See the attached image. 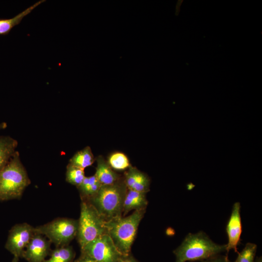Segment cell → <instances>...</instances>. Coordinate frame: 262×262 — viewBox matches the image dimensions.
<instances>
[{"label": "cell", "mask_w": 262, "mask_h": 262, "mask_svg": "<svg viewBox=\"0 0 262 262\" xmlns=\"http://www.w3.org/2000/svg\"><path fill=\"white\" fill-rule=\"evenodd\" d=\"M45 1L44 0H39L12 18L0 19V35L8 34L14 27L21 22L24 17Z\"/></svg>", "instance_id": "14"}, {"label": "cell", "mask_w": 262, "mask_h": 262, "mask_svg": "<svg viewBox=\"0 0 262 262\" xmlns=\"http://www.w3.org/2000/svg\"><path fill=\"white\" fill-rule=\"evenodd\" d=\"M18 142L9 136H0V171L16 151Z\"/></svg>", "instance_id": "15"}, {"label": "cell", "mask_w": 262, "mask_h": 262, "mask_svg": "<svg viewBox=\"0 0 262 262\" xmlns=\"http://www.w3.org/2000/svg\"><path fill=\"white\" fill-rule=\"evenodd\" d=\"M74 262H97L94 260L86 256L80 255V257L74 260Z\"/></svg>", "instance_id": "24"}, {"label": "cell", "mask_w": 262, "mask_h": 262, "mask_svg": "<svg viewBox=\"0 0 262 262\" xmlns=\"http://www.w3.org/2000/svg\"><path fill=\"white\" fill-rule=\"evenodd\" d=\"M107 162L114 170H127L131 166L128 157L121 152H115L110 154Z\"/></svg>", "instance_id": "19"}, {"label": "cell", "mask_w": 262, "mask_h": 262, "mask_svg": "<svg viewBox=\"0 0 262 262\" xmlns=\"http://www.w3.org/2000/svg\"><path fill=\"white\" fill-rule=\"evenodd\" d=\"M7 127V124L6 122L0 123V130H3Z\"/></svg>", "instance_id": "25"}, {"label": "cell", "mask_w": 262, "mask_h": 262, "mask_svg": "<svg viewBox=\"0 0 262 262\" xmlns=\"http://www.w3.org/2000/svg\"><path fill=\"white\" fill-rule=\"evenodd\" d=\"M19 258L17 257L14 256L11 262H18Z\"/></svg>", "instance_id": "26"}, {"label": "cell", "mask_w": 262, "mask_h": 262, "mask_svg": "<svg viewBox=\"0 0 262 262\" xmlns=\"http://www.w3.org/2000/svg\"><path fill=\"white\" fill-rule=\"evenodd\" d=\"M50 257L43 262H73L75 252L71 246L69 245L56 247L51 250Z\"/></svg>", "instance_id": "18"}, {"label": "cell", "mask_w": 262, "mask_h": 262, "mask_svg": "<svg viewBox=\"0 0 262 262\" xmlns=\"http://www.w3.org/2000/svg\"><path fill=\"white\" fill-rule=\"evenodd\" d=\"M255 262H262V257L257 258L255 259Z\"/></svg>", "instance_id": "27"}, {"label": "cell", "mask_w": 262, "mask_h": 262, "mask_svg": "<svg viewBox=\"0 0 262 262\" xmlns=\"http://www.w3.org/2000/svg\"><path fill=\"white\" fill-rule=\"evenodd\" d=\"M146 209L134 211L126 217H120L105 222L107 233L122 255L131 254L139 224Z\"/></svg>", "instance_id": "3"}, {"label": "cell", "mask_w": 262, "mask_h": 262, "mask_svg": "<svg viewBox=\"0 0 262 262\" xmlns=\"http://www.w3.org/2000/svg\"><path fill=\"white\" fill-rule=\"evenodd\" d=\"M51 244L45 236L35 233L23 251L22 258L28 262H43L51 253Z\"/></svg>", "instance_id": "9"}, {"label": "cell", "mask_w": 262, "mask_h": 262, "mask_svg": "<svg viewBox=\"0 0 262 262\" xmlns=\"http://www.w3.org/2000/svg\"><path fill=\"white\" fill-rule=\"evenodd\" d=\"M118 262H140L134 258L131 254L122 255Z\"/></svg>", "instance_id": "23"}, {"label": "cell", "mask_w": 262, "mask_h": 262, "mask_svg": "<svg viewBox=\"0 0 262 262\" xmlns=\"http://www.w3.org/2000/svg\"><path fill=\"white\" fill-rule=\"evenodd\" d=\"M127 189L122 177L113 184L101 185L98 193L88 201L105 222L108 221L122 216Z\"/></svg>", "instance_id": "4"}, {"label": "cell", "mask_w": 262, "mask_h": 262, "mask_svg": "<svg viewBox=\"0 0 262 262\" xmlns=\"http://www.w3.org/2000/svg\"><path fill=\"white\" fill-rule=\"evenodd\" d=\"M101 185L94 175L85 176L81 184L77 187L81 200L90 199L98 193Z\"/></svg>", "instance_id": "16"}, {"label": "cell", "mask_w": 262, "mask_h": 262, "mask_svg": "<svg viewBox=\"0 0 262 262\" xmlns=\"http://www.w3.org/2000/svg\"><path fill=\"white\" fill-rule=\"evenodd\" d=\"M95 161L90 147L87 146L77 152L69 160L68 164L84 170Z\"/></svg>", "instance_id": "17"}, {"label": "cell", "mask_w": 262, "mask_h": 262, "mask_svg": "<svg viewBox=\"0 0 262 262\" xmlns=\"http://www.w3.org/2000/svg\"><path fill=\"white\" fill-rule=\"evenodd\" d=\"M257 246L255 244L247 243L243 249L238 253V257L234 262H255Z\"/></svg>", "instance_id": "21"}, {"label": "cell", "mask_w": 262, "mask_h": 262, "mask_svg": "<svg viewBox=\"0 0 262 262\" xmlns=\"http://www.w3.org/2000/svg\"><path fill=\"white\" fill-rule=\"evenodd\" d=\"M81 255L97 262H118L122 256L107 233L99 236L81 248Z\"/></svg>", "instance_id": "7"}, {"label": "cell", "mask_w": 262, "mask_h": 262, "mask_svg": "<svg viewBox=\"0 0 262 262\" xmlns=\"http://www.w3.org/2000/svg\"><path fill=\"white\" fill-rule=\"evenodd\" d=\"M31 181L23 165L19 153L16 151L0 171V201L21 198Z\"/></svg>", "instance_id": "2"}, {"label": "cell", "mask_w": 262, "mask_h": 262, "mask_svg": "<svg viewBox=\"0 0 262 262\" xmlns=\"http://www.w3.org/2000/svg\"><path fill=\"white\" fill-rule=\"evenodd\" d=\"M202 262H230L228 257L226 255H221V254L214 255Z\"/></svg>", "instance_id": "22"}, {"label": "cell", "mask_w": 262, "mask_h": 262, "mask_svg": "<svg viewBox=\"0 0 262 262\" xmlns=\"http://www.w3.org/2000/svg\"><path fill=\"white\" fill-rule=\"evenodd\" d=\"M241 205L240 202H236L232 206L229 219L226 226V231L228 242L226 244V256L230 250H233L238 253L237 246L240 242L242 233V221L240 214Z\"/></svg>", "instance_id": "10"}, {"label": "cell", "mask_w": 262, "mask_h": 262, "mask_svg": "<svg viewBox=\"0 0 262 262\" xmlns=\"http://www.w3.org/2000/svg\"><path fill=\"white\" fill-rule=\"evenodd\" d=\"M123 180L128 189L147 193L149 191V177L136 167L131 166L124 173Z\"/></svg>", "instance_id": "11"}, {"label": "cell", "mask_w": 262, "mask_h": 262, "mask_svg": "<svg viewBox=\"0 0 262 262\" xmlns=\"http://www.w3.org/2000/svg\"><path fill=\"white\" fill-rule=\"evenodd\" d=\"M147 193L127 189L123 206V215H125L132 210L146 209L148 201L146 197Z\"/></svg>", "instance_id": "13"}, {"label": "cell", "mask_w": 262, "mask_h": 262, "mask_svg": "<svg viewBox=\"0 0 262 262\" xmlns=\"http://www.w3.org/2000/svg\"><path fill=\"white\" fill-rule=\"evenodd\" d=\"M35 233L34 227L27 223L16 224L9 231L5 247L14 256L22 258L23 251Z\"/></svg>", "instance_id": "8"}, {"label": "cell", "mask_w": 262, "mask_h": 262, "mask_svg": "<svg viewBox=\"0 0 262 262\" xmlns=\"http://www.w3.org/2000/svg\"><path fill=\"white\" fill-rule=\"evenodd\" d=\"M78 227V220L58 217L34 229L35 233L44 235L57 247L69 245L77 236Z\"/></svg>", "instance_id": "6"}, {"label": "cell", "mask_w": 262, "mask_h": 262, "mask_svg": "<svg viewBox=\"0 0 262 262\" xmlns=\"http://www.w3.org/2000/svg\"><path fill=\"white\" fill-rule=\"evenodd\" d=\"M80 209L76 238L82 248L107 231L105 221L88 200H81Z\"/></svg>", "instance_id": "5"}, {"label": "cell", "mask_w": 262, "mask_h": 262, "mask_svg": "<svg viewBox=\"0 0 262 262\" xmlns=\"http://www.w3.org/2000/svg\"><path fill=\"white\" fill-rule=\"evenodd\" d=\"M226 244L214 243L204 231L189 233L174 251L175 262L203 261L226 251Z\"/></svg>", "instance_id": "1"}, {"label": "cell", "mask_w": 262, "mask_h": 262, "mask_svg": "<svg viewBox=\"0 0 262 262\" xmlns=\"http://www.w3.org/2000/svg\"><path fill=\"white\" fill-rule=\"evenodd\" d=\"M96 161L97 165L94 175L101 185L113 184L122 179V177L110 167L102 156H98Z\"/></svg>", "instance_id": "12"}, {"label": "cell", "mask_w": 262, "mask_h": 262, "mask_svg": "<svg viewBox=\"0 0 262 262\" xmlns=\"http://www.w3.org/2000/svg\"><path fill=\"white\" fill-rule=\"evenodd\" d=\"M85 177L83 169L69 164L66 166V180L67 182L77 187Z\"/></svg>", "instance_id": "20"}]
</instances>
